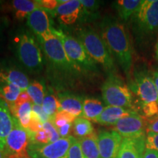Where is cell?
Segmentation results:
<instances>
[{
  "label": "cell",
  "instance_id": "cell-1",
  "mask_svg": "<svg viewBox=\"0 0 158 158\" xmlns=\"http://www.w3.org/2000/svg\"><path fill=\"white\" fill-rule=\"evenodd\" d=\"M40 43L47 61L48 75L53 86L59 89H67L80 81L84 73L70 60L56 37Z\"/></svg>",
  "mask_w": 158,
  "mask_h": 158
},
{
  "label": "cell",
  "instance_id": "cell-2",
  "mask_svg": "<svg viewBox=\"0 0 158 158\" xmlns=\"http://www.w3.org/2000/svg\"><path fill=\"white\" fill-rule=\"evenodd\" d=\"M100 35L111 56L130 78L133 66V52L125 27L115 18L106 16L100 23Z\"/></svg>",
  "mask_w": 158,
  "mask_h": 158
},
{
  "label": "cell",
  "instance_id": "cell-3",
  "mask_svg": "<svg viewBox=\"0 0 158 158\" xmlns=\"http://www.w3.org/2000/svg\"><path fill=\"white\" fill-rule=\"evenodd\" d=\"M129 87L138 98L144 118L158 116V97L152 73L147 69H138L130 78Z\"/></svg>",
  "mask_w": 158,
  "mask_h": 158
},
{
  "label": "cell",
  "instance_id": "cell-4",
  "mask_svg": "<svg viewBox=\"0 0 158 158\" xmlns=\"http://www.w3.org/2000/svg\"><path fill=\"white\" fill-rule=\"evenodd\" d=\"M13 50L21 66L31 73H38L43 69L40 47L31 31L19 29L13 39Z\"/></svg>",
  "mask_w": 158,
  "mask_h": 158
},
{
  "label": "cell",
  "instance_id": "cell-5",
  "mask_svg": "<svg viewBox=\"0 0 158 158\" xmlns=\"http://www.w3.org/2000/svg\"><path fill=\"white\" fill-rule=\"evenodd\" d=\"M76 38L83 45L87 54L108 74L116 73L114 59L100 34L90 26L79 27L75 31Z\"/></svg>",
  "mask_w": 158,
  "mask_h": 158
},
{
  "label": "cell",
  "instance_id": "cell-6",
  "mask_svg": "<svg viewBox=\"0 0 158 158\" xmlns=\"http://www.w3.org/2000/svg\"><path fill=\"white\" fill-rule=\"evenodd\" d=\"M102 96L106 106L135 110L133 92L129 86L116 73L108 75L101 87Z\"/></svg>",
  "mask_w": 158,
  "mask_h": 158
},
{
  "label": "cell",
  "instance_id": "cell-7",
  "mask_svg": "<svg viewBox=\"0 0 158 158\" xmlns=\"http://www.w3.org/2000/svg\"><path fill=\"white\" fill-rule=\"evenodd\" d=\"M52 32L59 40L69 58L75 63L84 74L98 71L97 63L89 56L83 45L76 37L68 35L62 29L52 27Z\"/></svg>",
  "mask_w": 158,
  "mask_h": 158
},
{
  "label": "cell",
  "instance_id": "cell-8",
  "mask_svg": "<svg viewBox=\"0 0 158 158\" xmlns=\"http://www.w3.org/2000/svg\"><path fill=\"white\" fill-rule=\"evenodd\" d=\"M134 31L139 37H146L158 29V0H143L131 18Z\"/></svg>",
  "mask_w": 158,
  "mask_h": 158
},
{
  "label": "cell",
  "instance_id": "cell-9",
  "mask_svg": "<svg viewBox=\"0 0 158 158\" xmlns=\"http://www.w3.org/2000/svg\"><path fill=\"white\" fill-rule=\"evenodd\" d=\"M29 141L30 138L28 130L23 128L15 118L14 127L6 138L4 151L8 158H29Z\"/></svg>",
  "mask_w": 158,
  "mask_h": 158
},
{
  "label": "cell",
  "instance_id": "cell-10",
  "mask_svg": "<svg viewBox=\"0 0 158 158\" xmlns=\"http://www.w3.org/2000/svg\"><path fill=\"white\" fill-rule=\"evenodd\" d=\"M76 140L74 136L70 135L68 138H60L54 143L46 144L29 143V158H63Z\"/></svg>",
  "mask_w": 158,
  "mask_h": 158
},
{
  "label": "cell",
  "instance_id": "cell-11",
  "mask_svg": "<svg viewBox=\"0 0 158 158\" xmlns=\"http://www.w3.org/2000/svg\"><path fill=\"white\" fill-rule=\"evenodd\" d=\"M123 138H138L146 137L147 134V121L137 111L119 119L112 126Z\"/></svg>",
  "mask_w": 158,
  "mask_h": 158
},
{
  "label": "cell",
  "instance_id": "cell-12",
  "mask_svg": "<svg viewBox=\"0 0 158 158\" xmlns=\"http://www.w3.org/2000/svg\"><path fill=\"white\" fill-rule=\"evenodd\" d=\"M27 23L40 42L48 41L54 37L48 13L43 8L40 7L31 13L27 17Z\"/></svg>",
  "mask_w": 158,
  "mask_h": 158
},
{
  "label": "cell",
  "instance_id": "cell-13",
  "mask_svg": "<svg viewBox=\"0 0 158 158\" xmlns=\"http://www.w3.org/2000/svg\"><path fill=\"white\" fill-rule=\"evenodd\" d=\"M123 138L114 130H101L98 134L100 158H116Z\"/></svg>",
  "mask_w": 158,
  "mask_h": 158
},
{
  "label": "cell",
  "instance_id": "cell-14",
  "mask_svg": "<svg viewBox=\"0 0 158 158\" xmlns=\"http://www.w3.org/2000/svg\"><path fill=\"white\" fill-rule=\"evenodd\" d=\"M59 5L52 13L58 18L59 22L62 24L72 25L79 19L81 2V0H59Z\"/></svg>",
  "mask_w": 158,
  "mask_h": 158
},
{
  "label": "cell",
  "instance_id": "cell-15",
  "mask_svg": "<svg viewBox=\"0 0 158 158\" xmlns=\"http://www.w3.org/2000/svg\"><path fill=\"white\" fill-rule=\"evenodd\" d=\"M0 83H10L19 86L23 91L29 87V78L20 68L11 64H0Z\"/></svg>",
  "mask_w": 158,
  "mask_h": 158
},
{
  "label": "cell",
  "instance_id": "cell-16",
  "mask_svg": "<svg viewBox=\"0 0 158 158\" xmlns=\"http://www.w3.org/2000/svg\"><path fill=\"white\" fill-rule=\"evenodd\" d=\"M146 138H123L116 158H143Z\"/></svg>",
  "mask_w": 158,
  "mask_h": 158
},
{
  "label": "cell",
  "instance_id": "cell-17",
  "mask_svg": "<svg viewBox=\"0 0 158 158\" xmlns=\"http://www.w3.org/2000/svg\"><path fill=\"white\" fill-rule=\"evenodd\" d=\"M15 118L9 106L0 98V149H5L6 138L14 127Z\"/></svg>",
  "mask_w": 158,
  "mask_h": 158
},
{
  "label": "cell",
  "instance_id": "cell-18",
  "mask_svg": "<svg viewBox=\"0 0 158 158\" xmlns=\"http://www.w3.org/2000/svg\"><path fill=\"white\" fill-rule=\"evenodd\" d=\"M134 111H135V110L114 106H106L101 114L93 122L102 125L114 126L118 120L130 116Z\"/></svg>",
  "mask_w": 158,
  "mask_h": 158
},
{
  "label": "cell",
  "instance_id": "cell-19",
  "mask_svg": "<svg viewBox=\"0 0 158 158\" xmlns=\"http://www.w3.org/2000/svg\"><path fill=\"white\" fill-rule=\"evenodd\" d=\"M58 100L59 104V111L64 110L74 115L76 117L81 115L84 100L81 97L68 92H62L58 94Z\"/></svg>",
  "mask_w": 158,
  "mask_h": 158
},
{
  "label": "cell",
  "instance_id": "cell-20",
  "mask_svg": "<svg viewBox=\"0 0 158 158\" xmlns=\"http://www.w3.org/2000/svg\"><path fill=\"white\" fill-rule=\"evenodd\" d=\"M143 2V0H118L114 5L120 19L127 21L137 12Z\"/></svg>",
  "mask_w": 158,
  "mask_h": 158
},
{
  "label": "cell",
  "instance_id": "cell-21",
  "mask_svg": "<svg viewBox=\"0 0 158 158\" xmlns=\"http://www.w3.org/2000/svg\"><path fill=\"white\" fill-rule=\"evenodd\" d=\"M32 102H27L21 105L10 106L12 115L16 118L21 126L25 129L28 128L32 110Z\"/></svg>",
  "mask_w": 158,
  "mask_h": 158
},
{
  "label": "cell",
  "instance_id": "cell-22",
  "mask_svg": "<svg viewBox=\"0 0 158 158\" xmlns=\"http://www.w3.org/2000/svg\"><path fill=\"white\" fill-rule=\"evenodd\" d=\"M105 106L100 100L95 98H86L83 104V111L81 116L88 120L94 121L103 111Z\"/></svg>",
  "mask_w": 158,
  "mask_h": 158
},
{
  "label": "cell",
  "instance_id": "cell-23",
  "mask_svg": "<svg viewBox=\"0 0 158 158\" xmlns=\"http://www.w3.org/2000/svg\"><path fill=\"white\" fill-rule=\"evenodd\" d=\"M78 140L84 158H100L98 135L95 133Z\"/></svg>",
  "mask_w": 158,
  "mask_h": 158
},
{
  "label": "cell",
  "instance_id": "cell-24",
  "mask_svg": "<svg viewBox=\"0 0 158 158\" xmlns=\"http://www.w3.org/2000/svg\"><path fill=\"white\" fill-rule=\"evenodd\" d=\"M12 6L15 11V16L18 20L27 18L31 13L40 7L37 0H14L12 2Z\"/></svg>",
  "mask_w": 158,
  "mask_h": 158
},
{
  "label": "cell",
  "instance_id": "cell-25",
  "mask_svg": "<svg viewBox=\"0 0 158 158\" xmlns=\"http://www.w3.org/2000/svg\"><path fill=\"white\" fill-rule=\"evenodd\" d=\"M81 10L79 20L82 22L92 21L98 18V10L102 2L95 0H81Z\"/></svg>",
  "mask_w": 158,
  "mask_h": 158
},
{
  "label": "cell",
  "instance_id": "cell-26",
  "mask_svg": "<svg viewBox=\"0 0 158 158\" xmlns=\"http://www.w3.org/2000/svg\"><path fill=\"white\" fill-rule=\"evenodd\" d=\"M22 89L16 85L10 83H0V98L2 99L8 106L15 102Z\"/></svg>",
  "mask_w": 158,
  "mask_h": 158
},
{
  "label": "cell",
  "instance_id": "cell-27",
  "mask_svg": "<svg viewBox=\"0 0 158 158\" xmlns=\"http://www.w3.org/2000/svg\"><path fill=\"white\" fill-rule=\"evenodd\" d=\"M73 133L77 139L85 138L94 133V127L89 120L83 117L76 118L73 124Z\"/></svg>",
  "mask_w": 158,
  "mask_h": 158
},
{
  "label": "cell",
  "instance_id": "cell-28",
  "mask_svg": "<svg viewBox=\"0 0 158 158\" xmlns=\"http://www.w3.org/2000/svg\"><path fill=\"white\" fill-rule=\"evenodd\" d=\"M42 107L45 113L52 120L55 115L59 112V104L58 98L54 94L51 93L50 91H47L43 99Z\"/></svg>",
  "mask_w": 158,
  "mask_h": 158
},
{
  "label": "cell",
  "instance_id": "cell-29",
  "mask_svg": "<svg viewBox=\"0 0 158 158\" xmlns=\"http://www.w3.org/2000/svg\"><path fill=\"white\" fill-rule=\"evenodd\" d=\"M27 91L30 96L33 103L37 106H42L45 96V91L44 86L40 82L35 81L30 83Z\"/></svg>",
  "mask_w": 158,
  "mask_h": 158
},
{
  "label": "cell",
  "instance_id": "cell-30",
  "mask_svg": "<svg viewBox=\"0 0 158 158\" xmlns=\"http://www.w3.org/2000/svg\"><path fill=\"white\" fill-rule=\"evenodd\" d=\"M76 118V116L73 114L64 111V110H60L55 115L51 121L53 122V123L57 129V128L62 127V126L68 123H73Z\"/></svg>",
  "mask_w": 158,
  "mask_h": 158
},
{
  "label": "cell",
  "instance_id": "cell-31",
  "mask_svg": "<svg viewBox=\"0 0 158 158\" xmlns=\"http://www.w3.org/2000/svg\"><path fill=\"white\" fill-rule=\"evenodd\" d=\"M43 130L48 134L49 143H54V142L59 141L61 138L58 133V130L51 120H48V121L43 123Z\"/></svg>",
  "mask_w": 158,
  "mask_h": 158
},
{
  "label": "cell",
  "instance_id": "cell-32",
  "mask_svg": "<svg viewBox=\"0 0 158 158\" xmlns=\"http://www.w3.org/2000/svg\"><path fill=\"white\" fill-rule=\"evenodd\" d=\"M29 132L30 141L29 143H35L40 144L49 143V138L48 134L44 130H41L37 133H31Z\"/></svg>",
  "mask_w": 158,
  "mask_h": 158
},
{
  "label": "cell",
  "instance_id": "cell-33",
  "mask_svg": "<svg viewBox=\"0 0 158 158\" xmlns=\"http://www.w3.org/2000/svg\"><path fill=\"white\" fill-rule=\"evenodd\" d=\"M43 129V124L42 123V122L38 116L34 111L31 110L30 122H29L28 128L27 130L29 132H31V133H37V132Z\"/></svg>",
  "mask_w": 158,
  "mask_h": 158
},
{
  "label": "cell",
  "instance_id": "cell-34",
  "mask_svg": "<svg viewBox=\"0 0 158 158\" xmlns=\"http://www.w3.org/2000/svg\"><path fill=\"white\" fill-rule=\"evenodd\" d=\"M63 158H84L81 149L80 143L77 138L70 146L68 153Z\"/></svg>",
  "mask_w": 158,
  "mask_h": 158
},
{
  "label": "cell",
  "instance_id": "cell-35",
  "mask_svg": "<svg viewBox=\"0 0 158 158\" xmlns=\"http://www.w3.org/2000/svg\"><path fill=\"white\" fill-rule=\"evenodd\" d=\"M40 8L45 10L47 13H53L59 5L58 0H37Z\"/></svg>",
  "mask_w": 158,
  "mask_h": 158
},
{
  "label": "cell",
  "instance_id": "cell-36",
  "mask_svg": "<svg viewBox=\"0 0 158 158\" xmlns=\"http://www.w3.org/2000/svg\"><path fill=\"white\" fill-rule=\"evenodd\" d=\"M146 148L158 152V133H147L146 138Z\"/></svg>",
  "mask_w": 158,
  "mask_h": 158
},
{
  "label": "cell",
  "instance_id": "cell-37",
  "mask_svg": "<svg viewBox=\"0 0 158 158\" xmlns=\"http://www.w3.org/2000/svg\"><path fill=\"white\" fill-rule=\"evenodd\" d=\"M32 111H34L38 116V117L41 120L43 124L45 123V122L48 121V120H51L50 117L45 113V111L43 109L42 106H37V105L32 103Z\"/></svg>",
  "mask_w": 158,
  "mask_h": 158
},
{
  "label": "cell",
  "instance_id": "cell-38",
  "mask_svg": "<svg viewBox=\"0 0 158 158\" xmlns=\"http://www.w3.org/2000/svg\"><path fill=\"white\" fill-rule=\"evenodd\" d=\"M58 133L61 138H65L70 136V133L73 130V123H68L62 127L57 128Z\"/></svg>",
  "mask_w": 158,
  "mask_h": 158
},
{
  "label": "cell",
  "instance_id": "cell-39",
  "mask_svg": "<svg viewBox=\"0 0 158 158\" xmlns=\"http://www.w3.org/2000/svg\"><path fill=\"white\" fill-rule=\"evenodd\" d=\"M147 133H158V116L147 121Z\"/></svg>",
  "mask_w": 158,
  "mask_h": 158
},
{
  "label": "cell",
  "instance_id": "cell-40",
  "mask_svg": "<svg viewBox=\"0 0 158 158\" xmlns=\"http://www.w3.org/2000/svg\"><path fill=\"white\" fill-rule=\"evenodd\" d=\"M27 102H32V101H31V99L30 98V96H29V94H28V92H27V91L26 90V91H22V92H21V93L20 94V95L19 96V98H18L17 100L15 101L14 104L19 106V105H21Z\"/></svg>",
  "mask_w": 158,
  "mask_h": 158
},
{
  "label": "cell",
  "instance_id": "cell-41",
  "mask_svg": "<svg viewBox=\"0 0 158 158\" xmlns=\"http://www.w3.org/2000/svg\"><path fill=\"white\" fill-rule=\"evenodd\" d=\"M143 158H158V152L146 148L145 152H144L143 155Z\"/></svg>",
  "mask_w": 158,
  "mask_h": 158
},
{
  "label": "cell",
  "instance_id": "cell-42",
  "mask_svg": "<svg viewBox=\"0 0 158 158\" xmlns=\"http://www.w3.org/2000/svg\"><path fill=\"white\" fill-rule=\"evenodd\" d=\"M154 81H155V84L156 86V89H157V97H158V70L155 71V72L152 73Z\"/></svg>",
  "mask_w": 158,
  "mask_h": 158
},
{
  "label": "cell",
  "instance_id": "cell-43",
  "mask_svg": "<svg viewBox=\"0 0 158 158\" xmlns=\"http://www.w3.org/2000/svg\"><path fill=\"white\" fill-rule=\"evenodd\" d=\"M0 158H8L7 155H6L5 151L0 149Z\"/></svg>",
  "mask_w": 158,
  "mask_h": 158
},
{
  "label": "cell",
  "instance_id": "cell-44",
  "mask_svg": "<svg viewBox=\"0 0 158 158\" xmlns=\"http://www.w3.org/2000/svg\"><path fill=\"white\" fill-rule=\"evenodd\" d=\"M155 56H156V58L158 59V38H157V43H156V45H155Z\"/></svg>",
  "mask_w": 158,
  "mask_h": 158
},
{
  "label": "cell",
  "instance_id": "cell-45",
  "mask_svg": "<svg viewBox=\"0 0 158 158\" xmlns=\"http://www.w3.org/2000/svg\"><path fill=\"white\" fill-rule=\"evenodd\" d=\"M2 27H3V25H2V20L0 19V33H1L2 29Z\"/></svg>",
  "mask_w": 158,
  "mask_h": 158
}]
</instances>
